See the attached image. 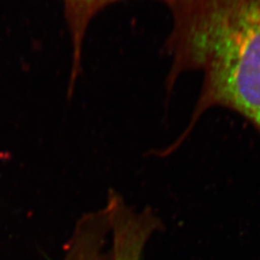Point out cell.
Returning a JSON list of instances; mask_svg holds the SVG:
<instances>
[{"instance_id": "obj_1", "label": "cell", "mask_w": 260, "mask_h": 260, "mask_svg": "<svg viewBox=\"0 0 260 260\" xmlns=\"http://www.w3.org/2000/svg\"><path fill=\"white\" fill-rule=\"evenodd\" d=\"M169 9L166 87L189 72H200L203 83L186 129L158 156L177 150L214 108L236 113L260 135V0H177Z\"/></svg>"}, {"instance_id": "obj_3", "label": "cell", "mask_w": 260, "mask_h": 260, "mask_svg": "<svg viewBox=\"0 0 260 260\" xmlns=\"http://www.w3.org/2000/svg\"><path fill=\"white\" fill-rule=\"evenodd\" d=\"M121 0H62L66 22L72 42V70L69 90L73 91L81 73L82 50L87 30L92 19L104 8ZM168 7L177 0H160Z\"/></svg>"}, {"instance_id": "obj_2", "label": "cell", "mask_w": 260, "mask_h": 260, "mask_svg": "<svg viewBox=\"0 0 260 260\" xmlns=\"http://www.w3.org/2000/svg\"><path fill=\"white\" fill-rule=\"evenodd\" d=\"M61 260H113L111 222L106 205L77 220Z\"/></svg>"}]
</instances>
